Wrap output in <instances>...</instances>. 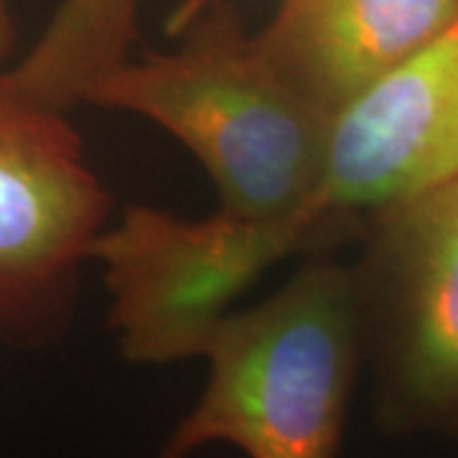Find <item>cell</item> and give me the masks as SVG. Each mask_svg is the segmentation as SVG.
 Instances as JSON below:
<instances>
[{"label": "cell", "instance_id": "cell-2", "mask_svg": "<svg viewBox=\"0 0 458 458\" xmlns=\"http://www.w3.org/2000/svg\"><path fill=\"white\" fill-rule=\"evenodd\" d=\"M189 18L181 49L125 59L84 105L143 114L179 138L225 212L273 219L313 207L331 117L280 80L227 3Z\"/></svg>", "mask_w": 458, "mask_h": 458}, {"label": "cell", "instance_id": "cell-1", "mask_svg": "<svg viewBox=\"0 0 458 458\" xmlns=\"http://www.w3.org/2000/svg\"><path fill=\"white\" fill-rule=\"evenodd\" d=\"M201 360L204 390L158 458L212 443L245 458H339L364 367L354 273L318 255L258 306L229 313Z\"/></svg>", "mask_w": 458, "mask_h": 458}, {"label": "cell", "instance_id": "cell-5", "mask_svg": "<svg viewBox=\"0 0 458 458\" xmlns=\"http://www.w3.org/2000/svg\"><path fill=\"white\" fill-rule=\"evenodd\" d=\"M110 194L64 110L0 72V339L23 349L64 336L77 273L107 225Z\"/></svg>", "mask_w": 458, "mask_h": 458}, {"label": "cell", "instance_id": "cell-4", "mask_svg": "<svg viewBox=\"0 0 458 458\" xmlns=\"http://www.w3.org/2000/svg\"><path fill=\"white\" fill-rule=\"evenodd\" d=\"M354 273L375 420L458 436V179L369 225Z\"/></svg>", "mask_w": 458, "mask_h": 458}, {"label": "cell", "instance_id": "cell-7", "mask_svg": "<svg viewBox=\"0 0 458 458\" xmlns=\"http://www.w3.org/2000/svg\"><path fill=\"white\" fill-rule=\"evenodd\" d=\"M456 21L458 0H283L255 44L295 95L331 117Z\"/></svg>", "mask_w": 458, "mask_h": 458}, {"label": "cell", "instance_id": "cell-8", "mask_svg": "<svg viewBox=\"0 0 458 458\" xmlns=\"http://www.w3.org/2000/svg\"><path fill=\"white\" fill-rule=\"evenodd\" d=\"M13 44H16L13 16H11V11H8V3L0 0V72L8 69V66H5V59H8V54L13 51Z\"/></svg>", "mask_w": 458, "mask_h": 458}, {"label": "cell", "instance_id": "cell-6", "mask_svg": "<svg viewBox=\"0 0 458 458\" xmlns=\"http://www.w3.org/2000/svg\"><path fill=\"white\" fill-rule=\"evenodd\" d=\"M458 179V21L331 114L313 201L346 237Z\"/></svg>", "mask_w": 458, "mask_h": 458}, {"label": "cell", "instance_id": "cell-3", "mask_svg": "<svg viewBox=\"0 0 458 458\" xmlns=\"http://www.w3.org/2000/svg\"><path fill=\"white\" fill-rule=\"evenodd\" d=\"M344 232L316 204L252 219L216 209L181 219L153 207H128L102 229L89 260L105 265L110 327L132 364H174L204 357L234 301L265 270L301 252L321 255Z\"/></svg>", "mask_w": 458, "mask_h": 458}]
</instances>
